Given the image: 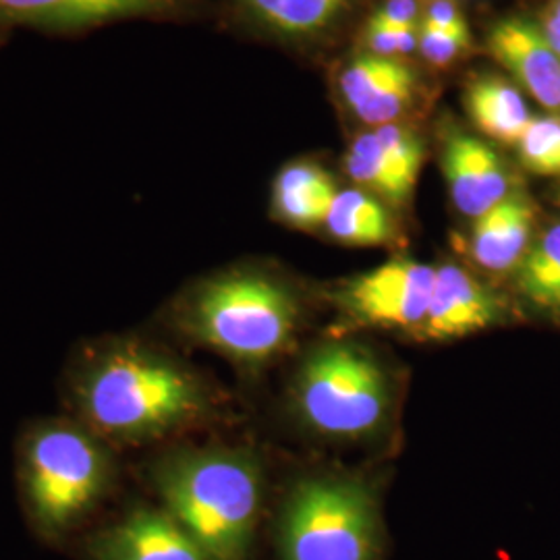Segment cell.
<instances>
[{
  "instance_id": "cell-1",
  "label": "cell",
  "mask_w": 560,
  "mask_h": 560,
  "mask_svg": "<svg viewBox=\"0 0 560 560\" xmlns=\"http://www.w3.org/2000/svg\"><path fill=\"white\" fill-rule=\"evenodd\" d=\"M71 418L117 451L164 441L208 420V384L161 347L133 335L85 340L62 372Z\"/></svg>"
},
{
  "instance_id": "cell-2",
  "label": "cell",
  "mask_w": 560,
  "mask_h": 560,
  "mask_svg": "<svg viewBox=\"0 0 560 560\" xmlns=\"http://www.w3.org/2000/svg\"><path fill=\"white\" fill-rule=\"evenodd\" d=\"M162 509L208 560H247L260 521L264 476L247 448L183 446L150 465Z\"/></svg>"
},
{
  "instance_id": "cell-3",
  "label": "cell",
  "mask_w": 560,
  "mask_h": 560,
  "mask_svg": "<svg viewBox=\"0 0 560 560\" xmlns=\"http://www.w3.org/2000/svg\"><path fill=\"white\" fill-rule=\"evenodd\" d=\"M119 451L81 421H32L18 442V481L32 523L48 538L85 520L119 480Z\"/></svg>"
},
{
  "instance_id": "cell-4",
  "label": "cell",
  "mask_w": 560,
  "mask_h": 560,
  "mask_svg": "<svg viewBox=\"0 0 560 560\" xmlns=\"http://www.w3.org/2000/svg\"><path fill=\"white\" fill-rule=\"evenodd\" d=\"M298 318V300L289 287L260 270L237 268L191 287L175 303L171 320L185 339L258 368L291 342Z\"/></svg>"
},
{
  "instance_id": "cell-5",
  "label": "cell",
  "mask_w": 560,
  "mask_h": 560,
  "mask_svg": "<svg viewBox=\"0 0 560 560\" xmlns=\"http://www.w3.org/2000/svg\"><path fill=\"white\" fill-rule=\"evenodd\" d=\"M282 560H378L382 525L376 499L361 481H301L280 511Z\"/></svg>"
},
{
  "instance_id": "cell-6",
  "label": "cell",
  "mask_w": 560,
  "mask_h": 560,
  "mask_svg": "<svg viewBox=\"0 0 560 560\" xmlns=\"http://www.w3.org/2000/svg\"><path fill=\"white\" fill-rule=\"evenodd\" d=\"M301 418L332 439H363L386 420L390 386L381 363L351 342H328L303 361L293 382Z\"/></svg>"
},
{
  "instance_id": "cell-7",
  "label": "cell",
  "mask_w": 560,
  "mask_h": 560,
  "mask_svg": "<svg viewBox=\"0 0 560 560\" xmlns=\"http://www.w3.org/2000/svg\"><path fill=\"white\" fill-rule=\"evenodd\" d=\"M436 268L416 260H393L347 282L340 305L353 320L418 330L425 320Z\"/></svg>"
},
{
  "instance_id": "cell-8",
  "label": "cell",
  "mask_w": 560,
  "mask_h": 560,
  "mask_svg": "<svg viewBox=\"0 0 560 560\" xmlns=\"http://www.w3.org/2000/svg\"><path fill=\"white\" fill-rule=\"evenodd\" d=\"M92 560H208L164 509H136L90 544Z\"/></svg>"
},
{
  "instance_id": "cell-9",
  "label": "cell",
  "mask_w": 560,
  "mask_h": 560,
  "mask_svg": "<svg viewBox=\"0 0 560 560\" xmlns=\"http://www.w3.org/2000/svg\"><path fill=\"white\" fill-rule=\"evenodd\" d=\"M502 320L499 298L455 264L436 268V280L421 332L428 339H460Z\"/></svg>"
},
{
  "instance_id": "cell-10",
  "label": "cell",
  "mask_w": 560,
  "mask_h": 560,
  "mask_svg": "<svg viewBox=\"0 0 560 560\" xmlns=\"http://www.w3.org/2000/svg\"><path fill=\"white\" fill-rule=\"evenodd\" d=\"M490 52L546 110H560V59L540 27L513 18L494 25Z\"/></svg>"
},
{
  "instance_id": "cell-11",
  "label": "cell",
  "mask_w": 560,
  "mask_h": 560,
  "mask_svg": "<svg viewBox=\"0 0 560 560\" xmlns=\"http://www.w3.org/2000/svg\"><path fill=\"white\" fill-rule=\"evenodd\" d=\"M442 168L453 201L465 217L478 219L511 194L499 154L478 138L453 133L444 145Z\"/></svg>"
},
{
  "instance_id": "cell-12",
  "label": "cell",
  "mask_w": 560,
  "mask_h": 560,
  "mask_svg": "<svg viewBox=\"0 0 560 560\" xmlns=\"http://www.w3.org/2000/svg\"><path fill=\"white\" fill-rule=\"evenodd\" d=\"M534 206L523 194L511 191L504 200L476 219L471 256L490 272H509L525 258L534 229Z\"/></svg>"
},
{
  "instance_id": "cell-13",
  "label": "cell",
  "mask_w": 560,
  "mask_h": 560,
  "mask_svg": "<svg viewBox=\"0 0 560 560\" xmlns=\"http://www.w3.org/2000/svg\"><path fill=\"white\" fill-rule=\"evenodd\" d=\"M173 2L175 0H0V15L48 27H81L161 13Z\"/></svg>"
},
{
  "instance_id": "cell-14",
  "label": "cell",
  "mask_w": 560,
  "mask_h": 560,
  "mask_svg": "<svg viewBox=\"0 0 560 560\" xmlns=\"http://www.w3.org/2000/svg\"><path fill=\"white\" fill-rule=\"evenodd\" d=\"M339 189L330 175L307 162L284 166L272 187V212L295 229H314L326 222Z\"/></svg>"
},
{
  "instance_id": "cell-15",
  "label": "cell",
  "mask_w": 560,
  "mask_h": 560,
  "mask_svg": "<svg viewBox=\"0 0 560 560\" xmlns=\"http://www.w3.org/2000/svg\"><path fill=\"white\" fill-rule=\"evenodd\" d=\"M465 104L481 131L502 143H520L532 113L520 92L499 78H480L467 88Z\"/></svg>"
},
{
  "instance_id": "cell-16",
  "label": "cell",
  "mask_w": 560,
  "mask_h": 560,
  "mask_svg": "<svg viewBox=\"0 0 560 560\" xmlns=\"http://www.w3.org/2000/svg\"><path fill=\"white\" fill-rule=\"evenodd\" d=\"M326 229L347 245H382L390 241L395 229L393 219L381 201L360 189H342L332 201Z\"/></svg>"
},
{
  "instance_id": "cell-17",
  "label": "cell",
  "mask_w": 560,
  "mask_h": 560,
  "mask_svg": "<svg viewBox=\"0 0 560 560\" xmlns=\"http://www.w3.org/2000/svg\"><path fill=\"white\" fill-rule=\"evenodd\" d=\"M517 284L534 307L560 318V222L546 229L536 245L527 249Z\"/></svg>"
},
{
  "instance_id": "cell-18",
  "label": "cell",
  "mask_w": 560,
  "mask_h": 560,
  "mask_svg": "<svg viewBox=\"0 0 560 560\" xmlns=\"http://www.w3.org/2000/svg\"><path fill=\"white\" fill-rule=\"evenodd\" d=\"M345 171L351 179L397 206L409 200L413 191V185H409L400 175L374 131L361 133L351 143L345 156Z\"/></svg>"
},
{
  "instance_id": "cell-19",
  "label": "cell",
  "mask_w": 560,
  "mask_h": 560,
  "mask_svg": "<svg viewBox=\"0 0 560 560\" xmlns=\"http://www.w3.org/2000/svg\"><path fill=\"white\" fill-rule=\"evenodd\" d=\"M261 23L287 36H307L328 27L349 0H241Z\"/></svg>"
},
{
  "instance_id": "cell-20",
  "label": "cell",
  "mask_w": 560,
  "mask_h": 560,
  "mask_svg": "<svg viewBox=\"0 0 560 560\" xmlns=\"http://www.w3.org/2000/svg\"><path fill=\"white\" fill-rule=\"evenodd\" d=\"M407 69L399 59H386L378 55H365L355 59L340 75V92L347 104L358 110L361 104L374 98L382 88Z\"/></svg>"
},
{
  "instance_id": "cell-21",
  "label": "cell",
  "mask_w": 560,
  "mask_h": 560,
  "mask_svg": "<svg viewBox=\"0 0 560 560\" xmlns=\"http://www.w3.org/2000/svg\"><path fill=\"white\" fill-rule=\"evenodd\" d=\"M517 148L527 171L544 177H559L560 117H534L523 131Z\"/></svg>"
},
{
  "instance_id": "cell-22",
  "label": "cell",
  "mask_w": 560,
  "mask_h": 560,
  "mask_svg": "<svg viewBox=\"0 0 560 560\" xmlns=\"http://www.w3.org/2000/svg\"><path fill=\"white\" fill-rule=\"evenodd\" d=\"M413 94H416V75L407 67L386 88H382L374 98L361 104L360 108L355 110V115L363 122L374 125V127L395 122L397 117L402 115L405 108L413 101Z\"/></svg>"
},
{
  "instance_id": "cell-23",
  "label": "cell",
  "mask_w": 560,
  "mask_h": 560,
  "mask_svg": "<svg viewBox=\"0 0 560 560\" xmlns=\"http://www.w3.org/2000/svg\"><path fill=\"white\" fill-rule=\"evenodd\" d=\"M374 133L381 140L382 148L386 150L390 161L395 162V166L399 168L400 175L409 185L416 187L421 164H423V148L420 140L409 129L400 127L397 122L381 125L374 129Z\"/></svg>"
},
{
  "instance_id": "cell-24",
  "label": "cell",
  "mask_w": 560,
  "mask_h": 560,
  "mask_svg": "<svg viewBox=\"0 0 560 560\" xmlns=\"http://www.w3.org/2000/svg\"><path fill=\"white\" fill-rule=\"evenodd\" d=\"M471 44L469 30L444 32L420 25V50L423 59L432 65H448L463 55Z\"/></svg>"
},
{
  "instance_id": "cell-25",
  "label": "cell",
  "mask_w": 560,
  "mask_h": 560,
  "mask_svg": "<svg viewBox=\"0 0 560 560\" xmlns=\"http://www.w3.org/2000/svg\"><path fill=\"white\" fill-rule=\"evenodd\" d=\"M368 44L372 55L397 59L399 55H409L420 46V25L413 27H378L368 25Z\"/></svg>"
},
{
  "instance_id": "cell-26",
  "label": "cell",
  "mask_w": 560,
  "mask_h": 560,
  "mask_svg": "<svg viewBox=\"0 0 560 560\" xmlns=\"http://www.w3.org/2000/svg\"><path fill=\"white\" fill-rule=\"evenodd\" d=\"M420 4L418 0H386V4L376 11L370 25L378 27H413L418 25Z\"/></svg>"
},
{
  "instance_id": "cell-27",
  "label": "cell",
  "mask_w": 560,
  "mask_h": 560,
  "mask_svg": "<svg viewBox=\"0 0 560 560\" xmlns=\"http://www.w3.org/2000/svg\"><path fill=\"white\" fill-rule=\"evenodd\" d=\"M420 25L444 32H459L469 30L467 21L463 20L459 7L453 0H432L423 13Z\"/></svg>"
},
{
  "instance_id": "cell-28",
  "label": "cell",
  "mask_w": 560,
  "mask_h": 560,
  "mask_svg": "<svg viewBox=\"0 0 560 560\" xmlns=\"http://www.w3.org/2000/svg\"><path fill=\"white\" fill-rule=\"evenodd\" d=\"M540 30L544 38L550 44V48L557 52V57L560 59V20L552 11L544 13Z\"/></svg>"
}]
</instances>
